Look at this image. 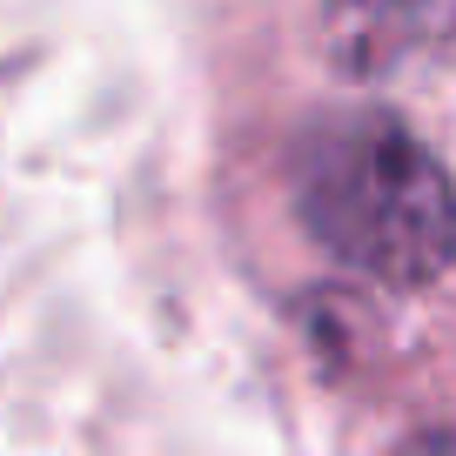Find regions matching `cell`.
<instances>
[{
	"mask_svg": "<svg viewBox=\"0 0 456 456\" xmlns=\"http://www.w3.org/2000/svg\"><path fill=\"white\" fill-rule=\"evenodd\" d=\"M296 208L336 262L423 289L456 262V188L389 114H336L296 148Z\"/></svg>",
	"mask_w": 456,
	"mask_h": 456,
	"instance_id": "6da1fadb",
	"label": "cell"
},
{
	"mask_svg": "<svg viewBox=\"0 0 456 456\" xmlns=\"http://www.w3.org/2000/svg\"><path fill=\"white\" fill-rule=\"evenodd\" d=\"M436 34H456V0H329V47L349 68L403 61Z\"/></svg>",
	"mask_w": 456,
	"mask_h": 456,
	"instance_id": "7a4b0ae2",
	"label": "cell"
}]
</instances>
